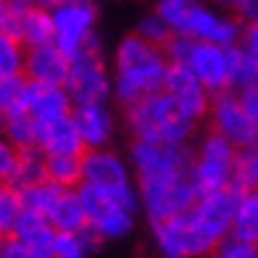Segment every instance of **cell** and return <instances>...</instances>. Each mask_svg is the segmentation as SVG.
<instances>
[{
    "label": "cell",
    "instance_id": "cell-1",
    "mask_svg": "<svg viewBox=\"0 0 258 258\" xmlns=\"http://www.w3.org/2000/svg\"><path fill=\"white\" fill-rule=\"evenodd\" d=\"M129 161L135 171L140 208L145 211L150 224H161L190 211L201 195L192 179V150L187 145L135 140Z\"/></svg>",
    "mask_w": 258,
    "mask_h": 258
},
{
    "label": "cell",
    "instance_id": "cell-2",
    "mask_svg": "<svg viewBox=\"0 0 258 258\" xmlns=\"http://www.w3.org/2000/svg\"><path fill=\"white\" fill-rule=\"evenodd\" d=\"M169 55L161 45L148 42L140 34H129L119 42L113 55V95L124 105L163 90L169 72Z\"/></svg>",
    "mask_w": 258,
    "mask_h": 258
},
{
    "label": "cell",
    "instance_id": "cell-3",
    "mask_svg": "<svg viewBox=\"0 0 258 258\" xmlns=\"http://www.w3.org/2000/svg\"><path fill=\"white\" fill-rule=\"evenodd\" d=\"M124 124L135 140L171 145H187L198 129V121L182 111V105L166 90L124 105Z\"/></svg>",
    "mask_w": 258,
    "mask_h": 258
},
{
    "label": "cell",
    "instance_id": "cell-4",
    "mask_svg": "<svg viewBox=\"0 0 258 258\" xmlns=\"http://www.w3.org/2000/svg\"><path fill=\"white\" fill-rule=\"evenodd\" d=\"M156 14L171 27L174 34L216 45H237L242 24L227 14L208 8L203 0H158Z\"/></svg>",
    "mask_w": 258,
    "mask_h": 258
},
{
    "label": "cell",
    "instance_id": "cell-5",
    "mask_svg": "<svg viewBox=\"0 0 258 258\" xmlns=\"http://www.w3.org/2000/svg\"><path fill=\"white\" fill-rule=\"evenodd\" d=\"M77 190L87 211V227L100 240H119L132 232L137 208H140L137 184H129V187L79 184Z\"/></svg>",
    "mask_w": 258,
    "mask_h": 258
},
{
    "label": "cell",
    "instance_id": "cell-6",
    "mask_svg": "<svg viewBox=\"0 0 258 258\" xmlns=\"http://www.w3.org/2000/svg\"><path fill=\"white\" fill-rule=\"evenodd\" d=\"M163 50H166L171 63H182L190 69L211 95L229 90L232 45H216V42H203V40H190V37H182V34H174Z\"/></svg>",
    "mask_w": 258,
    "mask_h": 258
},
{
    "label": "cell",
    "instance_id": "cell-7",
    "mask_svg": "<svg viewBox=\"0 0 258 258\" xmlns=\"http://www.w3.org/2000/svg\"><path fill=\"white\" fill-rule=\"evenodd\" d=\"M237 166H240V148L216 132L203 135L192 150V179L198 192L234 187L237 184Z\"/></svg>",
    "mask_w": 258,
    "mask_h": 258
},
{
    "label": "cell",
    "instance_id": "cell-8",
    "mask_svg": "<svg viewBox=\"0 0 258 258\" xmlns=\"http://www.w3.org/2000/svg\"><path fill=\"white\" fill-rule=\"evenodd\" d=\"M50 14H53V42L69 58L100 50V40L95 34L98 8L92 0H72V3L50 8Z\"/></svg>",
    "mask_w": 258,
    "mask_h": 258
},
{
    "label": "cell",
    "instance_id": "cell-9",
    "mask_svg": "<svg viewBox=\"0 0 258 258\" xmlns=\"http://www.w3.org/2000/svg\"><path fill=\"white\" fill-rule=\"evenodd\" d=\"M153 232L163 258H206L221 245L214 234H208L198 224V219L190 211L153 224Z\"/></svg>",
    "mask_w": 258,
    "mask_h": 258
},
{
    "label": "cell",
    "instance_id": "cell-10",
    "mask_svg": "<svg viewBox=\"0 0 258 258\" xmlns=\"http://www.w3.org/2000/svg\"><path fill=\"white\" fill-rule=\"evenodd\" d=\"M208 121H211V132L221 135L224 140H229L232 145H237L240 150L258 143L255 119L250 116L240 92L227 90V92H219V95L211 98Z\"/></svg>",
    "mask_w": 258,
    "mask_h": 258
},
{
    "label": "cell",
    "instance_id": "cell-11",
    "mask_svg": "<svg viewBox=\"0 0 258 258\" xmlns=\"http://www.w3.org/2000/svg\"><path fill=\"white\" fill-rule=\"evenodd\" d=\"M66 90L72 95L74 105L85 103H105L113 92V82L103 66L100 50L95 53H82L72 58V69H69Z\"/></svg>",
    "mask_w": 258,
    "mask_h": 258
},
{
    "label": "cell",
    "instance_id": "cell-12",
    "mask_svg": "<svg viewBox=\"0 0 258 258\" xmlns=\"http://www.w3.org/2000/svg\"><path fill=\"white\" fill-rule=\"evenodd\" d=\"M242 187H227V190H214V192H201L198 201L192 203L190 214L198 219L208 234H214L219 242H224L232 234V221H234V208H237Z\"/></svg>",
    "mask_w": 258,
    "mask_h": 258
},
{
    "label": "cell",
    "instance_id": "cell-13",
    "mask_svg": "<svg viewBox=\"0 0 258 258\" xmlns=\"http://www.w3.org/2000/svg\"><path fill=\"white\" fill-rule=\"evenodd\" d=\"M79 184H92V187H129L135 184L129 174L126 161L113 153L108 148H95L85 150L82 156V182Z\"/></svg>",
    "mask_w": 258,
    "mask_h": 258
},
{
    "label": "cell",
    "instance_id": "cell-14",
    "mask_svg": "<svg viewBox=\"0 0 258 258\" xmlns=\"http://www.w3.org/2000/svg\"><path fill=\"white\" fill-rule=\"evenodd\" d=\"M163 90L182 105L184 113H190L195 121H201L208 116L211 108V92L198 82V77L182 63H171L166 72V82H163Z\"/></svg>",
    "mask_w": 258,
    "mask_h": 258
},
{
    "label": "cell",
    "instance_id": "cell-15",
    "mask_svg": "<svg viewBox=\"0 0 258 258\" xmlns=\"http://www.w3.org/2000/svg\"><path fill=\"white\" fill-rule=\"evenodd\" d=\"M8 34L24 42V48L53 42V14L48 6H21L11 0V27Z\"/></svg>",
    "mask_w": 258,
    "mask_h": 258
},
{
    "label": "cell",
    "instance_id": "cell-16",
    "mask_svg": "<svg viewBox=\"0 0 258 258\" xmlns=\"http://www.w3.org/2000/svg\"><path fill=\"white\" fill-rule=\"evenodd\" d=\"M69 69H72V58H69L61 48H58L55 42L37 45V48H27L24 74H27L29 82L66 87Z\"/></svg>",
    "mask_w": 258,
    "mask_h": 258
},
{
    "label": "cell",
    "instance_id": "cell-17",
    "mask_svg": "<svg viewBox=\"0 0 258 258\" xmlns=\"http://www.w3.org/2000/svg\"><path fill=\"white\" fill-rule=\"evenodd\" d=\"M37 145L45 156H85V140L74 124V116L45 121L37 126Z\"/></svg>",
    "mask_w": 258,
    "mask_h": 258
},
{
    "label": "cell",
    "instance_id": "cell-18",
    "mask_svg": "<svg viewBox=\"0 0 258 258\" xmlns=\"http://www.w3.org/2000/svg\"><path fill=\"white\" fill-rule=\"evenodd\" d=\"M74 124L79 129L82 140H85L87 150L95 148H108V143L113 140V113L108 111L105 103H85V105H74Z\"/></svg>",
    "mask_w": 258,
    "mask_h": 258
},
{
    "label": "cell",
    "instance_id": "cell-19",
    "mask_svg": "<svg viewBox=\"0 0 258 258\" xmlns=\"http://www.w3.org/2000/svg\"><path fill=\"white\" fill-rule=\"evenodd\" d=\"M74 111V100L69 90L61 85H40V82H29V95H27V113L34 121L45 124L53 119H61Z\"/></svg>",
    "mask_w": 258,
    "mask_h": 258
},
{
    "label": "cell",
    "instance_id": "cell-20",
    "mask_svg": "<svg viewBox=\"0 0 258 258\" xmlns=\"http://www.w3.org/2000/svg\"><path fill=\"white\" fill-rule=\"evenodd\" d=\"M45 219H48L58 232L87 229V211H85V203H82V195H79L77 187H58V192H55Z\"/></svg>",
    "mask_w": 258,
    "mask_h": 258
},
{
    "label": "cell",
    "instance_id": "cell-21",
    "mask_svg": "<svg viewBox=\"0 0 258 258\" xmlns=\"http://www.w3.org/2000/svg\"><path fill=\"white\" fill-rule=\"evenodd\" d=\"M55 232H58V229H55L45 216L32 214V211H21V216L16 219L14 229H11V237H16V240H21L24 245H29V248L50 255Z\"/></svg>",
    "mask_w": 258,
    "mask_h": 258
},
{
    "label": "cell",
    "instance_id": "cell-22",
    "mask_svg": "<svg viewBox=\"0 0 258 258\" xmlns=\"http://www.w3.org/2000/svg\"><path fill=\"white\" fill-rule=\"evenodd\" d=\"M100 237L90 227L79 232H55L50 258H87L98 248Z\"/></svg>",
    "mask_w": 258,
    "mask_h": 258
},
{
    "label": "cell",
    "instance_id": "cell-23",
    "mask_svg": "<svg viewBox=\"0 0 258 258\" xmlns=\"http://www.w3.org/2000/svg\"><path fill=\"white\" fill-rule=\"evenodd\" d=\"M232 237L258 242V192L255 190H240L234 221H232Z\"/></svg>",
    "mask_w": 258,
    "mask_h": 258
},
{
    "label": "cell",
    "instance_id": "cell-24",
    "mask_svg": "<svg viewBox=\"0 0 258 258\" xmlns=\"http://www.w3.org/2000/svg\"><path fill=\"white\" fill-rule=\"evenodd\" d=\"M258 87V61L237 45H232V66H229V90L232 92H250Z\"/></svg>",
    "mask_w": 258,
    "mask_h": 258
},
{
    "label": "cell",
    "instance_id": "cell-25",
    "mask_svg": "<svg viewBox=\"0 0 258 258\" xmlns=\"http://www.w3.org/2000/svg\"><path fill=\"white\" fill-rule=\"evenodd\" d=\"M29 95V79L27 74H11L0 77V119L19 111H27Z\"/></svg>",
    "mask_w": 258,
    "mask_h": 258
},
{
    "label": "cell",
    "instance_id": "cell-26",
    "mask_svg": "<svg viewBox=\"0 0 258 258\" xmlns=\"http://www.w3.org/2000/svg\"><path fill=\"white\" fill-rule=\"evenodd\" d=\"M45 179L58 187H79L82 156H45Z\"/></svg>",
    "mask_w": 258,
    "mask_h": 258
},
{
    "label": "cell",
    "instance_id": "cell-27",
    "mask_svg": "<svg viewBox=\"0 0 258 258\" xmlns=\"http://www.w3.org/2000/svg\"><path fill=\"white\" fill-rule=\"evenodd\" d=\"M42 179H45V153L37 145L19 148V163H16L11 184L19 190V187H29V184L42 182Z\"/></svg>",
    "mask_w": 258,
    "mask_h": 258
},
{
    "label": "cell",
    "instance_id": "cell-28",
    "mask_svg": "<svg viewBox=\"0 0 258 258\" xmlns=\"http://www.w3.org/2000/svg\"><path fill=\"white\" fill-rule=\"evenodd\" d=\"M0 132H3L16 148H32L34 143H37V121H34L27 111L3 116Z\"/></svg>",
    "mask_w": 258,
    "mask_h": 258
},
{
    "label": "cell",
    "instance_id": "cell-29",
    "mask_svg": "<svg viewBox=\"0 0 258 258\" xmlns=\"http://www.w3.org/2000/svg\"><path fill=\"white\" fill-rule=\"evenodd\" d=\"M27 48L14 34H0V77L24 74Z\"/></svg>",
    "mask_w": 258,
    "mask_h": 258
},
{
    "label": "cell",
    "instance_id": "cell-30",
    "mask_svg": "<svg viewBox=\"0 0 258 258\" xmlns=\"http://www.w3.org/2000/svg\"><path fill=\"white\" fill-rule=\"evenodd\" d=\"M21 201H19V190L11 182H0V232L11 234V229H14L16 219L21 216Z\"/></svg>",
    "mask_w": 258,
    "mask_h": 258
},
{
    "label": "cell",
    "instance_id": "cell-31",
    "mask_svg": "<svg viewBox=\"0 0 258 258\" xmlns=\"http://www.w3.org/2000/svg\"><path fill=\"white\" fill-rule=\"evenodd\" d=\"M237 184L242 190L258 192V143L240 150V166H237Z\"/></svg>",
    "mask_w": 258,
    "mask_h": 258
},
{
    "label": "cell",
    "instance_id": "cell-32",
    "mask_svg": "<svg viewBox=\"0 0 258 258\" xmlns=\"http://www.w3.org/2000/svg\"><path fill=\"white\" fill-rule=\"evenodd\" d=\"M137 34H140V37H145L148 42H153V45H161V48H166V42L174 37L171 27L158 14H150V16H145L143 21H140Z\"/></svg>",
    "mask_w": 258,
    "mask_h": 258
},
{
    "label": "cell",
    "instance_id": "cell-33",
    "mask_svg": "<svg viewBox=\"0 0 258 258\" xmlns=\"http://www.w3.org/2000/svg\"><path fill=\"white\" fill-rule=\"evenodd\" d=\"M16 163H19V148L0 132V182L14 179Z\"/></svg>",
    "mask_w": 258,
    "mask_h": 258
},
{
    "label": "cell",
    "instance_id": "cell-34",
    "mask_svg": "<svg viewBox=\"0 0 258 258\" xmlns=\"http://www.w3.org/2000/svg\"><path fill=\"white\" fill-rule=\"evenodd\" d=\"M0 258H50V255L34 250V248H29V245H24L21 240L8 234V237L0 240Z\"/></svg>",
    "mask_w": 258,
    "mask_h": 258
},
{
    "label": "cell",
    "instance_id": "cell-35",
    "mask_svg": "<svg viewBox=\"0 0 258 258\" xmlns=\"http://www.w3.org/2000/svg\"><path fill=\"white\" fill-rule=\"evenodd\" d=\"M240 48L248 50L255 61H258V21H250V24L242 27V34H240Z\"/></svg>",
    "mask_w": 258,
    "mask_h": 258
},
{
    "label": "cell",
    "instance_id": "cell-36",
    "mask_svg": "<svg viewBox=\"0 0 258 258\" xmlns=\"http://www.w3.org/2000/svg\"><path fill=\"white\" fill-rule=\"evenodd\" d=\"M237 14V19H242L245 24L250 21H258V0H232V8Z\"/></svg>",
    "mask_w": 258,
    "mask_h": 258
},
{
    "label": "cell",
    "instance_id": "cell-37",
    "mask_svg": "<svg viewBox=\"0 0 258 258\" xmlns=\"http://www.w3.org/2000/svg\"><path fill=\"white\" fill-rule=\"evenodd\" d=\"M242 100L248 105V111H250V116L255 119V126H258V87L250 90V92H242Z\"/></svg>",
    "mask_w": 258,
    "mask_h": 258
},
{
    "label": "cell",
    "instance_id": "cell-38",
    "mask_svg": "<svg viewBox=\"0 0 258 258\" xmlns=\"http://www.w3.org/2000/svg\"><path fill=\"white\" fill-rule=\"evenodd\" d=\"M11 27V0H0V34H8Z\"/></svg>",
    "mask_w": 258,
    "mask_h": 258
},
{
    "label": "cell",
    "instance_id": "cell-39",
    "mask_svg": "<svg viewBox=\"0 0 258 258\" xmlns=\"http://www.w3.org/2000/svg\"><path fill=\"white\" fill-rule=\"evenodd\" d=\"M14 3H21V6H45V0H14Z\"/></svg>",
    "mask_w": 258,
    "mask_h": 258
},
{
    "label": "cell",
    "instance_id": "cell-40",
    "mask_svg": "<svg viewBox=\"0 0 258 258\" xmlns=\"http://www.w3.org/2000/svg\"><path fill=\"white\" fill-rule=\"evenodd\" d=\"M63 3H72V0H45L48 8H55V6H63Z\"/></svg>",
    "mask_w": 258,
    "mask_h": 258
},
{
    "label": "cell",
    "instance_id": "cell-41",
    "mask_svg": "<svg viewBox=\"0 0 258 258\" xmlns=\"http://www.w3.org/2000/svg\"><path fill=\"white\" fill-rule=\"evenodd\" d=\"M206 258H224V255H221V253H219V250H214V253H208V255H206Z\"/></svg>",
    "mask_w": 258,
    "mask_h": 258
},
{
    "label": "cell",
    "instance_id": "cell-42",
    "mask_svg": "<svg viewBox=\"0 0 258 258\" xmlns=\"http://www.w3.org/2000/svg\"><path fill=\"white\" fill-rule=\"evenodd\" d=\"M3 237H6V234H3V232H0V240H3Z\"/></svg>",
    "mask_w": 258,
    "mask_h": 258
},
{
    "label": "cell",
    "instance_id": "cell-43",
    "mask_svg": "<svg viewBox=\"0 0 258 258\" xmlns=\"http://www.w3.org/2000/svg\"><path fill=\"white\" fill-rule=\"evenodd\" d=\"M0 121H3V119H0Z\"/></svg>",
    "mask_w": 258,
    "mask_h": 258
}]
</instances>
